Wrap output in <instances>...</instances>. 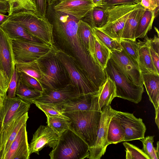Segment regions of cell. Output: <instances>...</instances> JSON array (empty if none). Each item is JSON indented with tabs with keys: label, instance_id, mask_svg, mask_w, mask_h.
I'll list each match as a JSON object with an SVG mask.
<instances>
[{
	"label": "cell",
	"instance_id": "cell-41",
	"mask_svg": "<svg viewBox=\"0 0 159 159\" xmlns=\"http://www.w3.org/2000/svg\"><path fill=\"white\" fill-rule=\"evenodd\" d=\"M18 81V72L15 67L9 84L7 92V96L10 98L16 97V92Z\"/></svg>",
	"mask_w": 159,
	"mask_h": 159
},
{
	"label": "cell",
	"instance_id": "cell-36",
	"mask_svg": "<svg viewBox=\"0 0 159 159\" xmlns=\"http://www.w3.org/2000/svg\"><path fill=\"white\" fill-rule=\"evenodd\" d=\"M120 44L122 48L126 54L138 64L139 49L138 42L136 41V40L121 39L120 41Z\"/></svg>",
	"mask_w": 159,
	"mask_h": 159
},
{
	"label": "cell",
	"instance_id": "cell-6",
	"mask_svg": "<svg viewBox=\"0 0 159 159\" xmlns=\"http://www.w3.org/2000/svg\"><path fill=\"white\" fill-rule=\"evenodd\" d=\"M105 69L107 76L110 77L115 84L116 97L135 103L140 102L144 92L143 86L137 85L130 81L110 58Z\"/></svg>",
	"mask_w": 159,
	"mask_h": 159
},
{
	"label": "cell",
	"instance_id": "cell-5",
	"mask_svg": "<svg viewBox=\"0 0 159 159\" xmlns=\"http://www.w3.org/2000/svg\"><path fill=\"white\" fill-rule=\"evenodd\" d=\"M89 147L79 136L70 129L59 135L56 146L49 154L51 159L88 158Z\"/></svg>",
	"mask_w": 159,
	"mask_h": 159
},
{
	"label": "cell",
	"instance_id": "cell-3",
	"mask_svg": "<svg viewBox=\"0 0 159 159\" xmlns=\"http://www.w3.org/2000/svg\"><path fill=\"white\" fill-rule=\"evenodd\" d=\"M22 27L42 42L54 46L53 25L46 16L39 13L23 11L13 13L7 19Z\"/></svg>",
	"mask_w": 159,
	"mask_h": 159
},
{
	"label": "cell",
	"instance_id": "cell-16",
	"mask_svg": "<svg viewBox=\"0 0 159 159\" xmlns=\"http://www.w3.org/2000/svg\"><path fill=\"white\" fill-rule=\"evenodd\" d=\"M80 95L75 87L69 83L66 85L57 89H52L45 88L42 92V95L35 99L33 102L57 104Z\"/></svg>",
	"mask_w": 159,
	"mask_h": 159
},
{
	"label": "cell",
	"instance_id": "cell-45",
	"mask_svg": "<svg viewBox=\"0 0 159 159\" xmlns=\"http://www.w3.org/2000/svg\"><path fill=\"white\" fill-rule=\"evenodd\" d=\"M39 13L46 16L47 0H35Z\"/></svg>",
	"mask_w": 159,
	"mask_h": 159
},
{
	"label": "cell",
	"instance_id": "cell-15",
	"mask_svg": "<svg viewBox=\"0 0 159 159\" xmlns=\"http://www.w3.org/2000/svg\"><path fill=\"white\" fill-rule=\"evenodd\" d=\"M15 65L12 39L0 26V70L10 81Z\"/></svg>",
	"mask_w": 159,
	"mask_h": 159
},
{
	"label": "cell",
	"instance_id": "cell-32",
	"mask_svg": "<svg viewBox=\"0 0 159 159\" xmlns=\"http://www.w3.org/2000/svg\"><path fill=\"white\" fill-rule=\"evenodd\" d=\"M94 35L95 37L94 50L96 59L98 64L105 69L110 58L111 51L96 37L94 33Z\"/></svg>",
	"mask_w": 159,
	"mask_h": 159
},
{
	"label": "cell",
	"instance_id": "cell-12",
	"mask_svg": "<svg viewBox=\"0 0 159 159\" xmlns=\"http://www.w3.org/2000/svg\"><path fill=\"white\" fill-rule=\"evenodd\" d=\"M31 104L16 96L14 98H10L7 95L2 101V108L0 111L1 131L9 125L13 120L28 112Z\"/></svg>",
	"mask_w": 159,
	"mask_h": 159
},
{
	"label": "cell",
	"instance_id": "cell-28",
	"mask_svg": "<svg viewBox=\"0 0 159 159\" xmlns=\"http://www.w3.org/2000/svg\"><path fill=\"white\" fill-rule=\"evenodd\" d=\"M125 132L119 118L115 116L111 120L108 128L107 141L108 145L124 142Z\"/></svg>",
	"mask_w": 159,
	"mask_h": 159
},
{
	"label": "cell",
	"instance_id": "cell-35",
	"mask_svg": "<svg viewBox=\"0 0 159 159\" xmlns=\"http://www.w3.org/2000/svg\"><path fill=\"white\" fill-rule=\"evenodd\" d=\"M46 116L47 125L59 135L66 130L70 129L69 120L60 117Z\"/></svg>",
	"mask_w": 159,
	"mask_h": 159
},
{
	"label": "cell",
	"instance_id": "cell-19",
	"mask_svg": "<svg viewBox=\"0 0 159 159\" xmlns=\"http://www.w3.org/2000/svg\"><path fill=\"white\" fill-rule=\"evenodd\" d=\"M30 155L25 123L19 131L3 159H29Z\"/></svg>",
	"mask_w": 159,
	"mask_h": 159
},
{
	"label": "cell",
	"instance_id": "cell-2",
	"mask_svg": "<svg viewBox=\"0 0 159 159\" xmlns=\"http://www.w3.org/2000/svg\"><path fill=\"white\" fill-rule=\"evenodd\" d=\"M63 113L70 119V129L82 138L89 148L93 147L96 141L101 115L98 93L93 96L89 110Z\"/></svg>",
	"mask_w": 159,
	"mask_h": 159
},
{
	"label": "cell",
	"instance_id": "cell-18",
	"mask_svg": "<svg viewBox=\"0 0 159 159\" xmlns=\"http://www.w3.org/2000/svg\"><path fill=\"white\" fill-rule=\"evenodd\" d=\"M29 118L28 112L13 120L0 134V159H3L22 126Z\"/></svg>",
	"mask_w": 159,
	"mask_h": 159
},
{
	"label": "cell",
	"instance_id": "cell-17",
	"mask_svg": "<svg viewBox=\"0 0 159 159\" xmlns=\"http://www.w3.org/2000/svg\"><path fill=\"white\" fill-rule=\"evenodd\" d=\"M94 7L92 0H59L53 9L80 20Z\"/></svg>",
	"mask_w": 159,
	"mask_h": 159
},
{
	"label": "cell",
	"instance_id": "cell-44",
	"mask_svg": "<svg viewBox=\"0 0 159 159\" xmlns=\"http://www.w3.org/2000/svg\"><path fill=\"white\" fill-rule=\"evenodd\" d=\"M140 3L146 9L151 11L155 10L159 7V2L157 0H141Z\"/></svg>",
	"mask_w": 159,
	"mask_h": 159
},
{
	"label": "cell",
	"instance_id": "cell-1",
	"mask_svg": "<svg viewBox=\"0 0 159 159\" xmlns=\"http://www.w3.org/2000/svg\"><path fill=\"white\" fill-rule=\"evenodd\" d=\"M53 36L54 42L60 49L74 57L98 87L105 82V69L93 58L83 45L78 35L79 20L61 12H53Z\"/></svg>",
	"mask_w": 159,
	"mask_h": 159
},
{
	"label": "cell",
	"instance_id": "cell-22",
	"mask_svg": "<svg viewBox=\"0 0 159 159\" xmlns=\"http://www.w3.org/2000/svg\"><path fill=\"white\" fill-rule=\"evenodd\" d=\"M142 76L149 100L156 111L159 109V74L144 73H142Z\"/></svg>",
	"mask_w": 159,
	"mask_h": 159
},
{
	"label": "cell",
	"instance_id": "cell-13",
	"mask_svg": "<svg viewBox=\"0 0 159 159\" xmlns=\"http://www.w3.org/2000/svg\"><path fill=\"white\" fill-rule=\"evenodd\" d=\"M115 116L119 119L124 131V142L144 137L146 128L142 119L136 117L132 113L117 111Z\"/></svg>",
	"mask_w": 159,
	"mask_h": 159
},
{
	"label": "cell",
	"instance_id": "cell-52",
	"mask_svg": "<svg viewBox=\"0 0 159 159\" xmlns=\"http://www.w3.org/2000/svg\"><path fill=\"white\" fill-rule=\"evenodd\" d=\"M157 147L155 148V151L156 153V155L157 157L159 158V142L157 141Z\"/></svg>",
	"mask_w": 159,
	"mask_h": 159
},
{
	"label": "cell",
	"instance_id": "cell-43",
	"mask_svg": "<svg viewBox=\"0 0 159 159\" xmlns=\"http://www.w3.org/2000/svg\"><path fill=\"white\" fill-rule=\"evenodd\" d=\"M125 4H137L134 0H104L103 7H106Z\"/></svg>",
	"mask_w": 159,
	"mask_h": 159
},
{
	"label": "cell",
	"instance_id": "cell-54",
	"mask_svg": "<svg viewBox=\"0 0 159 159\" xmlns=\"http://www.w3.org/2000/svg\"><path fill=\"white\" fill-rule=\"evenodd\" d=\"M2 101L0 98V111L2 109Z\"/></svg>",
	"mask_w": 159,
	"mask_h": 159
},
{
	"label": "cell",
	"instance_id": "cell-33",
	"mask_svg": "<svg viewBox=\"0 0 159 159\" xmlns=\"http://www.w3.org/2000/svg\"><path fill=\"white\" fill-rule=\"evenodd\" d=\"M42 92L29 88L19 78L16 96L23 101L32 104L33 101L40 96Z\"/></svg>",
	"mask_w": 159,
	"mask_h": 159
},
{
	"label": "cell",
	"instance_id": "cell-26",
	"mask_svg": "<svg viewBox=\"0 0 159 159\" xmlns=\"http://www.w3.org/2000/svg\"><path fill=\"white\" fill-rule=\"evenodd\" d=\"M116 97V88L114 81L107 76L105 82L100 87L98 92V103L101 110L110 105L113 99Z\"/></svg>",
	"mask_w": 159,
	"mask_h": 159
},
{
	"label": "cell",
	"instance_id": "cell-38",
	"mask_svg": "<svg viewBox=\"0 0 159 159\" xmlns=\"http://www.w3.org/2000/svg\"><path fill=\"white\" fill-rule=\"evenodd\" d=\"M123 145L125 149L126 159H150L143 150L127 142Z\"/></svg>",
	"mask_w": 159,
	"mask_h": 159
},
{
	"label": "cell",
	"instance_id": "cell-30",
	"mask_svg": "<svg viewBox=\"0 0 159 159\" xmlns=\"http://www.w3.org/2000/svg\"><path fill=\"white\" fill-rule=\"evenodd\" d=\"M155 10L146 9L141 17L137 27L135 39H142L151 29L152 24L155 17Z\"/></svg>",
	"mask_w": 159,
	"mask_h": 159
},
{
	"label": "cell",
	"instance_id": "cell-39",
	"mask_svg": "<svg viewBox=\"0 0 159 159\" xmlns=\"http://www.w3.org/2000/svg\"><path fill=\"white\" fill-rule=\"evenodd\" d=\"M18 74L19 79L29 88L42 92L44 90L45 88L43 84L36 79L22 72Z\"/></svg>",
	"mask_w": 159,
	"mask_h": 159
},
{
	"label": "cell",
	"instance_id": "cell-9",
	"mask_svg": "<svg viewBox=\"0 0 159 159\" xmlns=\"http://www.w3.org/2000/svg\"><path fill=\"white\" fill-rule=\"evenodd\" d=\"M139 3L122 4L106 7L107 21L103 26L98 29L120 41L125 23Z\"/></svg>",
	"mask_w": 159,
	"mask_h": 159
},
{
	"label": "cell",
	"instance_id": "cell-10",
	"mask_svg": "<svg viewBox=\"0 0 159 159\" xmlns=\"http://www.w3.org/2000/svg\"><path fill=\"white\" fill-rule=\"evenodd\" d=\"M101 111L100 122L97 131L96 141L94 146L89 148V159H100L106 152L109 145L107 141L108 125L112 117L115 115L116 110L110 105L104 107Z\"/></svg>",
	"mask_w": 159,
	"mask_h": 159
},
{
	"label": "cell",
	"instance_id": "cell-51",
	"mask_svg": "<svg viewBox=\"0 0 159 159\" xmlns=\"http://www.w3.org/2000/svg\"><path fill=\"white\" fill-rule=\"evenodd\" d=\"M159 109H158L156 111H155V122L159 129Z\"/></svg>",
	"mask_w": 159,
	"mask_h": 159
},
{
	"label": "cell",
	"instance_id": "cell-47",
	"mask_svg": "<svg viewBox=\"0 0 159 159\" xmlns=\"http://www.w3.org/2000/svg\"><path fill=\"white\" fill-rule=\"evenodd\" d=\"M159 35H155L153 38L150 39V44L154 50L159 54Z\"/></svg>",
	"mask_w": 159,
	"mask_h": 159
},
{
	"label": "cell",
	"instance_id": "cell-21",
	"mask_svg": "<svg viewBox=\"0 0 159 159\" xmlns=\"http://www.w3.org/2000/svg\"><path fill=\"white\" fill-rule=\"evenodd\" d=\"M143 41H139L138 64L142 73L159 74L155 66L150 52V39L147 36Z\"/></svg>",
	"mask_w": 159,
	"mask_h": 159
},
{
	"label": "cell",
	"instance_id": "cell-31",
	"mask_svg": "<svg viewBox=\"0 0 159 159\" xmlns=\"http://www.w3.org/2000/svg\"><path fill=\"white\" fill-rule=\"evenodd\" d=\"M9 6L8 16L20 11H30L39 13L35 0H6Z\"/></svg>",
	"mask_w": 159,
	"mask_h": 159
},
{
	"label": "cell",
	"instance_id": "cell-4",
	"mask_svg": "<svg viewBox=\"0 0 159 159\" xmlns=\"http://www.w3.org/2000/svg\"><path fill=\"white\" fill-rule=\"evenodd\" d=\"M54 54L65 67L69 76V83L80 95L98 93L99 88L92 82L74 57L57 47Z\"/></svg>",
	"mask_w": 159,
	"mask_h": 159
},
{
	"label": "cell",
	"instance_id": "cell-34",
	"mask_svg": "<svg viewBox=\"0 0 159 159\" xmlns=\"http://www.w3.org/2000/svg\"><path fill=\"white\" fill-rule=\"evenodd\" d=\"M92 29L96 37L111 51L122 50L120 41L111 37L96 27H93Z\"/></svg>",
	"mask_w": 159,
	"mask_h": 159
},
{
	"label": "cell",
	"instance_id": "cell-37",
	"mask_svg": "<svg viewBox=\"0 0 159 159\" xmlns=\"http://www.w3.org/2000/svg\"><path fill=\"white\" fill-rule=\"evenodd\" d=\"M36 106L43 111L46 116L51 117H56L63 118L69 120V119L65 116L55 105L45 104L34 101Z\"/></svg>",
	"mask_w": 159,
	"mask_h": 159
},
{
	"label": "cell",
	"instance_id": "cell-29",
	"mask_svg": "<svg viewBox=\"0 0 159 159\" xmlns=\"http://www.w3.org/2000/svg\"><path fill=\"white\" fill-rule=\"evenodd\" d=\"M15 66L18 72H24L41 83L43 77L44 72L42 66L39 60L15 63Z\"/></svg>",
	"mask_w": 159,
	"mask_h": 159
},
{
	"label": "cell",
	"instance_id": "cell-20",
	"mask_svg": "<svg viewBox=\"0 0 159 159\" xmlns=\"http://www.w3.org/2000/svg\"><path fill=\"white\" fill-rule=\"evenodd\" d=\"M97 94L80 95L62 103L54 105L63 113L88 110L91 107L93 96Z\"/></svg>",
	"mask_w": 159,
	"mask_h": 159
},
{
	"label": "cell",
	"instance_id": "cell-24",
	"mask_svg": "<svg viewBox=\"0 0 159 159\" xmlns=\"http://www.w3.org/2000/svg\"><path fill=\"white\" fill-rule=\"evenodd\" d=\"M146 9L139 3L131 12L124 26L121 39L136 40V30L139 22Z\"/></svg>",
	"mask_w": 159,
	"mask_h": 159
},
{
	"label": "cell",
	"instance_id": "cell-7",
	"mask_svg": "<svg viewBox=\"0 0 159 159\" xmlns=\"http://www.w3.org/2000/svg\"><path fill=\"white\" fill-rule=\"evenodd\" d=\"M15 63L39 60L52 53L57 47L42 42L27 40L12 39Z\"/></svg>",
	"mask_w": 159,
	"mask_h": 159
},
{
	"label": "cell",
	"instance_id": "cell-40",
	"mask_svg": "<svg viewBox=\"0 0 159 159\" xmlns=\"http://www.w3.org/2000/svg\"><path fill=\"white\" fill-rule=\"evenodd\" d=\"M154 136H148L140 139L143 145V151L149 157L150 159H159L153 147Z\"/></svg>",
	"mask_w": 159,
	"mask_h": 159
},
{
	"label": "cell",
	"instance_id": "cell-11",
	"mask_svg": "<svg viewBox=\"0 0 159 159\" xmlns=\"http://www.w3.org/2000/svg\"><path fill=\"white\" fill-rule=\"evenodd\" d=\"M110 58L130 81L137 85L143 86L142 73L138 63L122 48L111 51Z\"/></svg>",
	"mask_w": 159,
	"mask_h": 159
},
{
	"label": "cell",
	"instance_id": "cell-53",
	"mask_svg": "<svg viewBox=\"0 0 159 159\" xmlns=\"http://www.w3.org/2000/svg\"><path fill=\"white\" fill-rule=\"evenodd\" d=\"M58 0H47V3L49 5H51L57 1Z\"/></svg>",
	"mask_w": 159,
	"mask_h": 159
},
{
	"label": "cell",
	"instance_id": "cell-42",
	"mask_svg": "<svg viewBox=\"0 0 159 159\" xmlns=\"http://www.w3.org/2000/svg\"><path fill=\"white\" fill-rule=\"evenodd\" d=\"M10 81L6 75L0 70V98L2 101L7 95Z\"/></svg>",
	"mask_w": 159,
	"mask_h": 159
},
{
	"label": "cell",
	"instance_id": "cell-48",
	"mask_svg": "<svg viewBox=\"0 0 159 159\" xmlns=\"http://www.w3.org/2000/svg\"><path fill=\"white\" fill-rule=\"evenodd\" d=\"M9 6L6 1L0 0V11L5 14L8 12Z\"/></svg>",
	"mask_w": 159,
	"mask_h": 159
},
{
	"label": "cell",
	"instance_id": "cell-55",
	"mask_svg": "<svg viewBox=\"0 0 159 159\" xmlns=\"http://www.w3.org/2000/svg\"><path fill=\"white\" fill-rule=\"evenodd\" d=\"M136 3H140L141 1V0H134Z\"/></svg>",
	"mask_w": 159,
	"mask_h": 159
},
{
	"label": "cell",
	"instance_id": "cell-56",
	"mask_svg": "<svg viewBox=\"0 0 159 159\" xmlns=\"http://www.w3.org/2000/svg\"><path fill=\"white\" fill-rule=\"evenodd\" d=\"M0 132H1V129H0Z\"/></svg>",
	"mask_w": 159,
	"mask_h": 159
},
{
	"label": "cell",
	"instance_id": "cell-23",
	"mask_svg": "<svg viewBox=\"0 0 159 159\" xmlns=\"http://www.w3.org/2000/svg\"><path fill=\"white\" fill-rule=\"evenodd\" d=\"M78 34L84 46L97 63L95 54V37L92 27L86 22L79 20Z\"/></svg>",
	"mask_w": 159,
	"mask_h": 159
},
{
	"label": "cell",
	"instance_id": "cell-46",
	"mask_svg": "<svg viewBox=\"0 0 159 159\" xmlns=\"http://www.w3.org/2000/svg\"><path fill=\"white\" fill-rule=\"evenodd\" d=\"M149 49L154 65L157 71L159 72V54L155 51L150 45Z\"/></svg>",
	"mask_w": 159,
	"mask_h": 159
},
{
	"label": "cell",
	"instance_id": "cell-25",
	"mask_svg": "<svg viewBox=\"0 0 159 159\" xmlns=\"http://www.w3.org/2000/svg\"><path fill=\"white\" fill-rule=\"evenodd\" d=\"M12 39L27 40L42 42L30 34L17 23L6 19L0 25Z\"/></svg>",
	"mask_w": 159,
	"mask_h": 159
},
{
	"label": "cell",
	"instance_id": "cell-57",
	"mask_svg": "<svg viewBox=\"0 0 159 159\" xmlns=\"http://www.w3.org/2000/svg\"><path fill=\"white\" fill-rule=\"evenodd\" d=\"M3 0V1H6V0Z\"/></svg>",
	"mask_w": 159,
	"mask_h": 159
},
{
	"label": "cell",
	"instance_id": "cell-49",
	"mask_svg": "<svg viewBox=\"0 0 159 159\" xmlns=\"http://www.w3.org/2000/svg\"><path fill=\"white\" fill-rule=\"evenodd\" d=\"M94 7H103L104 0H92Z\"/></svg>",
	"mask_w": 159,
	"mask_h": 159
},
{
	"label": "cell",
	"instance_id": "cell-8",
	"mask_svg": "<svg viewBox=\"0 0 159 159\" xmlns=\"http://www.w3.org/2000/svg\"><path fill=\"white\" fill-rule=\"evenodd\" d=\"M54 52L49 56L39 60L44 72L41 83L45 88L52 89L62 87L70 82L67 72L55 56Z\"/></svg>",
	"mask_w": 159,
	"mask_h": 159
},
{
	"label": "cell",
	"instance_id": "cell-50",
	"mask_svg": "<svg viewBox=\"0 0 159 159\" xmlns=\"http://www.w3.org/2000/svg\"><path fill=\"white\" fill-rule=\"evenodd\" d=\"M8 16V15H6L0 11V25L7 19Z\"/></svg>",
	"mask_w": 159,
	"mask_h": 159
},
{
	"label": "cell",
	"instance_id": "cell-14",
	"mask_svg": "<svg viewBox=\"0 0 159 159\" xmlns=\"http://www.w3.org/2000/svg\"><path fill=\"white\" fill-rule=\"evenodd\" d=\"M59 138L58 134L48 125L40 126L33 134L29 144L30 154L34 153L39 155V151L48 146L53 148Z\"/></svg>",
	"mask_w": 159,
	"mask_h": 159
},
{
	"label": "cell",
	"instance_id": "cell-27",
	"mask_svg": "<svg viewBox=\"0 0 159 159\" xmlns=\"http://www.w3.org/2000/svg\"><path fill=\"white\" fill-rule=\"evenodd\" d=\"M106 7H94L84 17L86 21L92 27L97 28L103 26L107 19Z\"/></svg>",
	"mask_w": 159,
	"mask_h": 159
}]
</instances>
